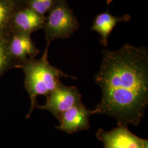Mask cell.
Returning <instances> with one entry per match:
<instances>
[{"label":"cell","instance_id":"5b68a950","mask_svg":"<svg viewBox=\"0 0 148 148\" xmlns=\"http://www.w3.org/2000/svg\"><path fill=\"white\" fill-rule=\"evenodd\" d=\"M96 137L104 148H148L147 140L136 136L125 126H118L109 131L99 129Z\"/></svg>","mask_w":148,"mask_h":148},{"label":"cell","instance_id":"52a82bcc","mask_svg":"<svg viewBox=\"0 0 148 148\" xmlns=\"http://www.w3.org/2000/svg\"><path fill=\"white\" fill-rule=\"evenodd\" d=\"M93 114H95L93 110L88 109L82 103L62 113L57 119L59 125L56 128L68 134L88 130L90 117Z\"/></svg>","mask_w":148,"mask_h":148},{"label":"cell","instance_id":"8992f818","mask_svg":"<svg viewBox=\"0 0 148 148\" xmlns=\"http://www.w3.org/2000/svg\"><path fill=\"white\" fill-rule=\"evenodd\" d=\"M8 49L15 68H19L27 62L36 59L40 51L31 37V34L14 32L8 37Z\"/></svg>","mask_w":148,"mask_h":148},{"label":"cell","instance_id":"8fae6325","mask_svg":"<svg viewBox=\"0 0 148 148\" xmlns=\"http://www.w3.org/2000/svg\"><path fill=\"white\" fill-rule=\"evenodd\" d=\"M8 36L0 34V77L6 71L15 68L9 52Z\"/></svg>","mask_w":148,"mask_h":148},{"label":"cell","instance_id":"7c38bea8","mask_svg":"<svg viewBox=\"0 0 148 148\" xmlns=\"http://www.w3.org/2000/svg\"><path fill=\"white\" fill-rule=\"evenodd\" d=\"M56 0H24L25 7L45 16Z\"/></svg>","mask_w":148,"mask_h":148},{"label":"cell","instance_id":"30bf717a","mask_svg":"<svg viewBox=\"0 0 148 148\" xmlns=\"http://www.w3.org/2000/svg\"><path fill=\"white\" fill-rule=\"evenodd\" d=\"M22 7L14 0H0V34L7 36L11 34L13 16Z\"/></svg>","mask_w":148,"mask_h":148},{"label":"cell","instance_id":"5bb4252c","mask_svg":"<svg viewBox=\"0 0 148 148\" xmlns=\"http://www.w3.org/2000/svg\"><path fill=\"white\" fill-rule=\"evenodd\" d=\"M106 3V4L108 5H109L110 4H111V3H112V2L114 1V0H104Z\"/></svg>","mask_w":148,"mask_h":148},{"label":"cell","instance_id":"7a4b0ae2","mask_svg":"<svg viewBox=\"0 0 148 148\" xmlns=\"http://www.w3.org/2000/svg\"><path fill=\"white\" fill-rule=\"evenodd\" d=\"M47 45L40 58L34 59L22 65L19 68L25 75L24 86L30 99V108L27 114L29 118L37 106V98L39 95H49L60 83L62 77L76 79L69 76L49 63L48 60V48Z\"/></svg>","mask_w":148,"mask_h":148},{"label":"cell","instance_id":"ba28073f","mask_svg":"<svg viewBox=\"0 0 148 148\" xmlns=\"http://www.w3.org/2000/svg\"><path fill=\"white\" fill-rule=\"evenodd\" d=\"M45 17L27 7L19 8L12 18V32H19L32 34L34 32L43 29Z\"/></svg>","mask_w":148,"mask_h":148},{"label":"cell","instance_id":"9c48e42d","mask_svg":"<svg viewBox=\"0 0 148 148\" xmlns=\"http://www.w3.org/2000/svg\"><path fill=\"white\" fill-rule=\"evenodd\" d=\"M131 16L127 14L119 16H112L107 11L95 16L91 30L100 35L101 45L106 47L108 43V37L117 24L123 21L128 22L131 19Z\"/></svg>","mask_w":148,"mask_h":148},{"label":"cell","instance_id":"4fadbf2b","mask_svg":"<svg viewBox=\"0 0 148 148\" xmlns=\"http://www.w3.org/2000/svg\"><path fill=\"white\" fill-rule=\"evenodd\" d=\"M19 5L21 6L22 7H25L24 5V0H14Z\"/></svg>","mask_w":148,"mask_h":148},{"label":"cell","instance_id":"277c9868","mask_svg":"<svg viewBox=\"0 0 148 148\" xmlns=\"http://www.w3.org/2000/svg\"><path fill=\"white\" fill-rule=\"evenodd\" d=\"M81 103V95L77 88L60 83L47 97L46 103L43 106L37 105L36 108L49 111L57 119L64 112Z\"/></svg>","mask_w":148,"mask_h":148},{"label":"cell","instance_id":"3957f363","mask_svg":"<svg viewBox=\"0 0 148 148\" xmlns=\"http://www.w3.org/2000/svg\"><path fill=\"white\" fill-rule=\"evenodd\" d=\"M47 13L43 29L47 45L54 40L68 38L79 28V21L67 0H56Z\"/></svg>","mask_w":148,"mask_h":148},{"label":"cell","instance_id":"6da1fadb","mask_svg":"<svg viewBox=\"0 0 148 148\" xmlns=\"http://www.w3.org/2000/svg\"><path fill=\"white\" fill-rule=\"evenodd\" d=\"M95 80L102 90L95 114L115 119L118 126H138L148 104V51L125 44L116 51L104 49Z\"/></svg>","mask_w":148,"mask_h":148}]
</instances>
